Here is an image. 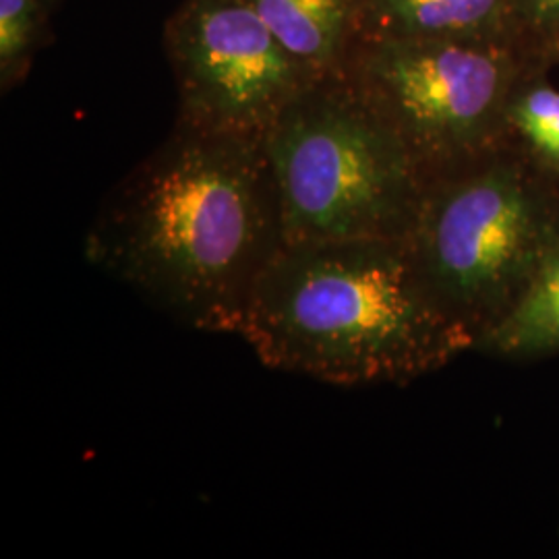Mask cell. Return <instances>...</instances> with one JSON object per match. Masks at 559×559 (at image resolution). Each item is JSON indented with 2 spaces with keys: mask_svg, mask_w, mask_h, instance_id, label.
Here are the masks:
<instances>
[{
  "mask_svg": "<svg viewBox=\"0 0 559 559\" xmlns=\"http://www.w3.org/2000/svg\"><path fill=\"white\" fill-rule=\"evenodd\" d=\"M284 245L263 140L179 122L106 203L85 258L182 323L237 336Z\"/></svg>",
  "mask_w": 559,
  "mask_h": 559,
  "instance_id": "1",
  "label": "cell"
},
{
  "mask_svg": "<svg viewBox=\"0 0 559 559\" xmlns=\"http://www.w3.org/2000/svg\"><path fill=\"white\" fill-rule=\"evenodd\" d=\"M237 336L263 365L336 385L408 383L475 350L423 288L404 240H290Z\"/></svg>",
  "mask_w": 559,
  "mask_h": 559,
  "instance_id": "2",
  "label": "cell"
},
{
  "mask_svg": "<svg viewBox=\"0 0 559 559\" xmlns=\"http://www.w3.org/2000/svg\"><path fill=\"white\" fill-rule=\"evenodd\" d=\"M290 240H404L429 180L342 73L316 81L263 138Z\"/></svg>",
  "mask_w": 559,
  "mask_h": 559,
  "instance_id": "3",
  "label": "cell"
},
{
  "mask_svg": "<svg viewBox=\"0 0 559 559\" xmlns=\"http://www.w3.org/2000/svg\"><path fill=\"white\" fill-rule=\"evenodd\" d=\"M559 240V189L501 147L431 180L404 247L423 288L475 346Z\"/></svg>",
  "mask_w": 559,
  "mask_h": 559,
  "instance_id": "4",
  "label": "cell"
},
{
  "mask_svg": "<svg viewBox=\"0 0 559 559\" xmlns=\"http://www.w3.org/2000/svg\"><path fill=\"white\" fill-rule=\"evenodd\" d=\"M342 75L440 179L501 147L516 69L493 40H365Z\"/></svg>",
  "mask_w": 559,
  "mask_h": 559,
  "instance_id": "5",
  "label": "cell"
},
{
  "mask_svg": "<svg viewBox=\"0 0 559 559\" xmlns=\"http://www.w3.org/2000/svg\"><path fill=\"white\" fill-rule=\"evenodd\" d=\"M166 40L179 83V122L203 131L263 140L316 83L247 0H187Z\"/></svg>",
  "mask_w": 559,
  "mask_h": 559,
  "instance_id": "6",
  "label": "cell"
},
{
  "mask_svg": "<svg viewBox=\"0 0 559 559\" xmlns=\"http://www.w3.org/2000/svg\"><path fill=\"white\" fill-rule=\"evenodd\" d=\"M510 0H357L365 40H493Z\"/></svg>",
  "mask_w": 559,
  "mask_h": 559,
  "instance_id": "7",
  "label": "cell"
},
{
  "mask_svg": "<svg viewBox=\"0 0 559 559\" xmlns=\"http://www.w3.org/2000/svg\"><path fill=\"white\" fill-rule=\"evenodd\" d=\"M316 81L344 71L357 36V0H247Z\"/></svg>",
  "mask_w": 559,
  "mask_h": 559,
  "instance_id": "8",
  "label": "cell"
},
{
  "mask_svg": "<svg viewBox=\"0 0 559 559\" xmlns=\"http://www.w3.org/2000/svg\"><path fill=\"white\" fill-rule=\"evenodd\" d=\"M475 353L510 360L559 355V240L516 305L477 342Z\"/></svg>",
  "mask_w": 559,
  "mask_h": 559,
  "instance_id": "9",
  "label": "cell"
},
{
  "mask_svg": "<svg viewBox=\"0 0 559 559\" xmlns=\"http://www.w3.org/2000/svg\"><path fill=\"white\" fill-rule=\"evenodd\" d=\"M508 129L519 135L539 168L559 177V90L535 85L514 92Z\"/></svg>",
  "mask_w": 559,
  "mask_h": 559,
  "instance_id": "10",
  "label": "cell"
},
{
  "mask_svg": "<svg viewBox=\"0 0 559 559\" xmlns=\"http://www.w3.org/2000/svg\"><path fill=\"white\" fill-rule=\"evenodd\" d=\"M41 0H0L2 81L13 80L38 36Z\"/></svg>",
  "mask_w": 559,
  "mask_h": 559,
  "instance_id": "11",
  "label": "cell"
},
{
  "mask_svg": "<svg viewBox=\"0 0 559 559\" xmlns=\"http://www.w3.org/2000/svg\"><path fill=\"white\" fill-rule=\"evenodd\" d=\"M510 7L540 32L559 34V0H510Z\"/></svg>",
  "mask_w": 559,
  "mask_h": 559,
  "instance_id": "12",
  "label": "cell"
}]
</instances>
